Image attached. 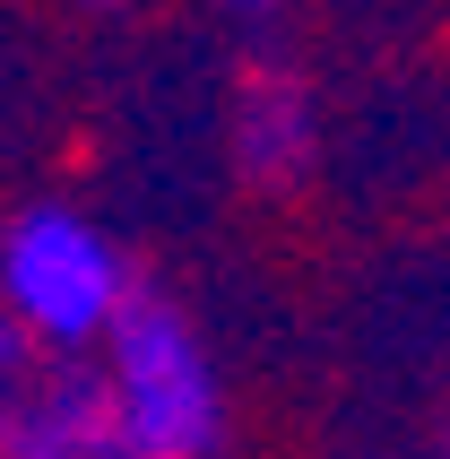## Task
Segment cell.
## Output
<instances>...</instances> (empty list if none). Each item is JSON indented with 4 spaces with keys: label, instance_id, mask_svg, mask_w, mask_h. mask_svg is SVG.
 I'll list each match as a JSON object with an SVG mask.
<instances>
[{
    "label": "cell",
    "instance_id": "cell-2",
    "mask_svg": "<svg viewBox=\"0 0 450 459\" xmlns=\"http://www.w3.org/2000/svg\"><path fill=\"white\" fill-rule=\"evenodd\" d=\"M130 295H139V269L96 208L26 200L0 217V312L35 347V364H52V373L87 364Z\"/></svg>",
    "mask_w": 450,
    "mask_h": 459
},
{
    "label": "cell",
    "instance_id": "cell-3",
    "mask_svg": "<svg viewBox=\"0 0 450 459\" xmlns=\"http://www.w3.org/2000/svg\"><path fill=\"white\" fill-rule=\"evenodd\" d=\"M225 139H234V174L260 191H295L321 165V96L295 61H243L234 104H225Z\"/></svg>",
    "mask_w": 450,
    "mask_h": 459
},
{
    "label": "cell",
    "instance_id": "cell-1",
    "mask_svg": "<svg viewBox=\"0 0 450 459\" xmlns=\"http://www.w3.org/2000/svg\"><path fill=\"white\" fill-rule=\"evenodd\" d=\"M78 373H87L104 425H113V442L130 459H234L225 364L208 347V330L165 286H139Z\"/></svg>",
    "mask_w": 450,
    "mask_h": 459
},
{
    "label": "cell",
    "instance_id": "cell-6",
    "mask_svg": "<svg viewBox=\"0 0 450 459\" xmlns=\"http://www.w3.org/2000/svg\"><path fill=\"white\" fill-rule=\"evenodd\" d=\"M208 9H217V18H234V26H277L295 0H208Z\"/></svg>",
    "mask_w": 450,
    "mask_h": 459
},
{
    "label": "cell",
    "instance_id": "cell-4",
    "mask_svg": "<svg viewBox=\"0 0 450 459\" xmlns=\"http://www.w3.org/2000/svg\"><path fill=\"white\" fill-rule=\"evenodd\" d=\"M0 459H130L122 442H113V425H104L96 390H87V373H35V390H26L18 408L0 416Z\"/></svg>",
    "mask_w": 450,
    "mask_h": 459
},
{
    "label": "cell",
    "instance_id": "cell-5",
    "mask_svg": "<svg viewBox=\"0 0 450 459\" xmlns=\"http://www.w3.org/2000/svg\"><path fill=\"white\" fill-rule=\"evenodd\" d=\"M35 373H44V364H35V347H26V338L9 330V312H0V416L35 390Z\"/></svg>",
    "mask_w": 450,
    "mask_h": 459
},
{
    "label": "cell",
    "instance_id": "cell-7",
    "mask_svg": "<svg viewBox=\"0 0 450 459\" xmlns=\"http://www.w3.org/2000/svg\"><path fill=\"white\" fill-rule=\"evenodd\" d=\"M78 9H122V0H78Z\"/></svg>",
    "mask_w": 450,
    "mask_h": 459
}]
</instances>
